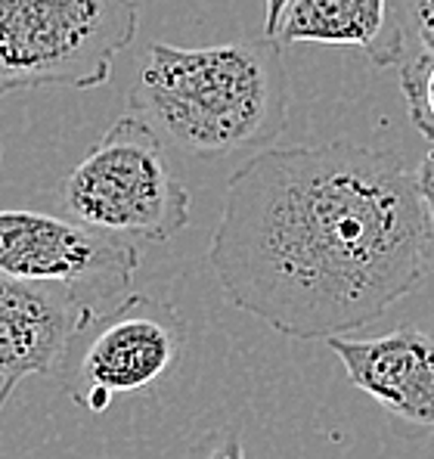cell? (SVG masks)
I'll use <instances>...</instances> for the list:
<instances>
[{
    "instance_id": "cell-4",
    "label": "cell",
    "mask_w": 434,
    "mask_h": 459,
    "mask_svg": "<svg viewBox=\"0 0 434 459\" xmlns=\"http://www.w3.org/2000/svg\"><path fill=\"white\" fill-rule=\"evenodd\" d=\"M137 25V0H0V97L106 84Z\"/></svg>"
},
{
    "instance_id": "cell-15",
    "label": "cell",
    "mask_w": 434,
    "mask_h": 459,
    "mask_svg": "<svg viewBox=\"0 0 434 459\" xmlns=\"http://www.w3.org/2000/svg\"><path fill=\"white\" fill-rule=\"evenodd\" d=\"M0 155H4V150H0Z\"/></svg>"
},
{
    "instance_id": "cell-11",
    "label": "cell",
    "mask_w": 434,
    "mask_h": 459,
    "mask_svg": "<svg viewBox=\"0 0 434 459\" xmlns=\"http://www.w3.org/2000/svg\"><path fill=\"white\" fill-rule=\"evenodd\" d=\"M400 69V93L412 127L434 143V59H406Z\"/></svg>"
},
{
    "instance_id": "cell-6",
    "label": "cell",
    "mask_w": 434,
    "mask_h": 459,
    "mask_svg": "<svg viewBox=\"0 0 434 459\" xmlns=\"http://www.w3.org/2000/svg\"><path fill=\"white\" fill-rule=\"evenodd\" d=\"M140 264V246L103 236L72 218L29 208L0 212V270L16 280L65 289L93 307L125 295Z\"/></svg>"
},
{
    "instance_id": "cell-3",
    "label": "cell",
    "mask_w": 434,
    "mask_h": 459,
    "mask_svg": "<svg viewBox=\"0 0 434 459\" xmlns=\"http://www.w3.org/2000/svg\"><path fill=\"white\" fill-rule=\"evenodd\" d=\"M72 221L121 242H168L189 224V190L171 174L159 131L121 115L63 180Z\"/></svg>"
},
{
    "instance_id": "cell-5",
    "label": "cell",
    "mask_w": 434,
    "mask_h": 459,
    "mask_svg": "<svg viewBox=\"0 0 434 459\" xmlns=\"http://www.w3.org/2000/svg\"><path fill=\"white\" fill-rule=\"evenodd\" d=\"M187 335L189 326L174 305L125 295L78 329L53 379L87 413H106L112 397L137 394L174 373Z\"/></svg>"
},
{
    "instance_id": "cell-10",
    "label": "cell",
    "mask_w": 434,
    "mask_h": 459,
    "mask_svg": "<svg viewBox=\"0 0 434 459\" xmlns=\"http://www.w3.org/2000/svg\"><path fill=\"white\" fill-rule=\"evenodd\" d=\"M391 22L404 59H434V0H391Z\"/></svg>"
},
{
    "instance_id": "cell-13",
    "label": "cell",
    "mask_w": 434,
    "mask_h": 459,
    "mask_svg": "<svg viewBox=\"0 0 434 459\" xmlns=\"http://www.w3.org/2000/svg\"><path fill=\"white\" fill-rule=\"evenodd\" d=\"M416 186H419V199L425 208V230H429V261H431V273H434V143L425 152V159L416 168Z\"/></svg>"
},
{
    "instance_id": "cell-8",
    "label": "cell",
    "mask_w": 434,
    "mask_h": 459,
    "mask_svg": "<svg viewBox=\"0 0 434 459\" xmlns=\"http://www.w3.org/2000/svg\"><path fill=\"white\" fill-rule=\"evenodd\" d=\"M97 307L56 286L0 270V407L31 376L56 373L69 342Z\"/></svg>"
},
{
    "instance_id": "cell-9",
    "label": "cell",
    "mask_w": 434,
    "mask_h": 459,
    "mask_svg": "<svg viewBox=\"0 0 434 459\" xmlns=\"http://www.w3.org/2000/svg\"><path fill=\"white\" fill-rule=\"evenodd\" d=\"M286 44L360 47L372 65H400L404 47L391 22V0H291L280 35Z\"/></svg>"
},
{
    "instance_id": "cell-1",
    "label": "cell",
    "mask_w": 434,
    "mask_h": 459,
    "mask_svg": "<svg viewBox=\"0 0 434 459\" xmlns=\"http://www.w3.org/2000/svg\"><path fill=\"white\" fill-rule=\"evenodd\" d=\"M208 261L230 305L280 335L369 326L431 273L416 171L348 140L257 152L223 190Z\"/></svg>"
},
{
    "instance_id": "cell-7",
    "label": "cell",
    "mask_w": 434,
    "mask_h": 459,
    "mask_svg": "<svg viewBox=\"0 0 434 459\" xmlns=\"http://www.w3.org/2000/svg\"><path fill=\"white\" fill-rule=\"evenodd\" d=\"M354 388L410 429L434 435V329L404 323L385 335L326 339Z\"/></svg>"
},
{
    "instance_id": "cell-14",
    "label": "cell",
    "mask_w": 434,
    "mask_h": 459,
    "mask_svg": "<svg viewBox=\"0 0 434 459\" xmlns=\"http://www.w3.org/2000/svg\"><path fill=\"white\" fill-rule=\"evenodd\" d=\"M264 38H276L280 35V25H282V16L291 6V0H264Z\"/></svg>"
},
{
    "instance_id": "cell-2",
    "label": "cell",
    "mask_w": 434,
    "mask_h": 459,
    "mask_svg": "<svg viewBox=\"0 0 434 459\" xmlns=\"http://www.w3.org/2000/svg\"><path fill=\"white\" fill-rule=\"evenodd\" d=\"M289 72L276 38L212 47L152 44L131 106L183 152L230 159L270 150L289 121Z\"/></svg>"
},
{
    "instance_id": "cell-12",
    "label": "cell",
    "mask_w": 434,
    "mask_h": 459,
    "mask_svg": "<svg viewBox=\"0 0 434 459\" xmlns=\"http://www.w3.org/2000/svg\"><path fill=\"white\" fill-rule=\"evenodd\" d=\"M189 459H246V447L236 429H212L189 447Z\"/></svg>"
}]
</instances>
